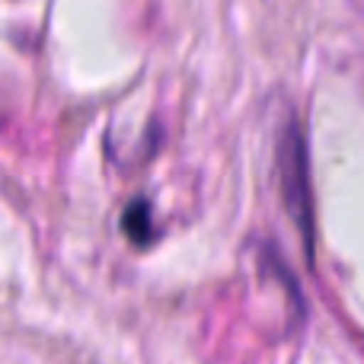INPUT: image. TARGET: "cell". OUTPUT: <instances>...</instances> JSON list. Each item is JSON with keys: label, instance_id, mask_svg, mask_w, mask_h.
Wrapping results in <instances>:
<instances>
[{"label": "cell", "instance_id": "obj_1", "mask_svg": "<svg viewBox=\"0 0 364 364\" xmlns=\"http://www.w3.org/2000/svg\"><path fill=\"white\" fill-rule=\"evenodd\" d=\"M122 230L128 233V240L138 246H147L154 240V224H151V205L147 201H132L122 218Z\"/></svg>", "mask_w": 364, "mask_h": 364}]
</instances>
